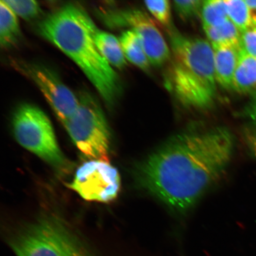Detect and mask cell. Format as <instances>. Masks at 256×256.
<instances>
[{"label":"cell","instance_id":"30bf717a","mask_svg":"<svg viewBox=\"0 0 256 256\" xmlns=\"http://www.w3.org/2000/svg\"><path fill=\"white\" fill-rule=\"evenodd\" d=\"M212 48L218 84L226 89H232L234 76L238 64L240 50L230 46Z\"/></svg>","mask_w":256,"mask_h":256},{"label":"cell","instance_id":"277c9868","mask_svg":"<svg viewBox=\"0 0 256 256\" xmlns=\"http://www.w3.org/2000/svg\"><path fill=\"white\" fill-rule=\"evenodd\" d=\"M17 256H94L63 220L44 216L28 224L10 238Z\"/></svg>","mask_w":256,"mask_h":256},{"label":"cell","instance_id":"7a4b0ae2","mask_svg":"<svg viewBox=\"0 0 256 256\" xmlns=\"http://www.w3.org/2000/svg\"><path fill=\"white\" fill-rule=\"evenodd\" d=\"M39 34L74 62L111 107L121 92L119 76L95 42L98 28L84 9L66 4L38 24Z\"/></svg>","mask_w":256,"mask_h":256},{"label":"cell","instance_id":"3957f363","mask_svg":"<svg viewBox=\"0 0 256 256\" xmlns=\"http://www.w3.org/2000/svg\"><path fill=\"white\" fill-rule=\"evenodd\" d=\"M172 56L167 86L184 106L206 110L214 104L217 92L214 51L209 41L169 32Z\"/></svg>","mask_w":256,"mask_h":256},{"label":"cell","instance_id":"9c48e42d","mask_svg":"<svg viewBox=\"0 0 256 256\" xmlns=\"http://www.w3.org/2000/svg\"><path fill=\"white\" fill-rule=\"evenodd\" d=\"M18 68L38 86L58 119L65 126L78 110L79 98L64 84L56 73L46 67L23 63L19 64Z\"/></svg>","mask_w":256,"mask_h":256},{"label":"cell","instance_id":"ffe728a7","mask_svg":"<svg viewBox=\"0 0 256 256\" xmlns=\"http://www.w3.org/2000/svg\"><path fill=\"white\" fill-rule=\"evenodd\" d=\"M203 1L200 0H184L174 1V6L176 12L182 20H190L200 14Z\"/></svg>","mask_w":256,"mask_h":256},{"label":"cell","instance_id":"6da1fadb","mask_svg":"<svg viewBox=\"0 0 256 256\" xmlns=\"http://www.w3.org/2000/svg\"><path fill=\"white\" fill-rule=\"evenodd\" d=\"M234 148L226 128L182 134L136 166V183L172 210L184 212L222 177Z\"/></svg>","mask_w":256,"mask_h":256},{"label":"cell","instance_id":"603a6c76","mask_svg":"<svg viewBox=\"0 0 256 256\" xmlns=\"http://www.w3.org/2000/svg\"><path fill=\"white\" fill-rule=\"evenodd\" d=\"M246 142L252 154L256 158V124L248 128L246 132Z\"/></svg>","mask_w":256,"mask_h":256},{"label":"cell","instance_id":"5b68a950","mask_svg":"<svg viewBox=\"0 0 256 256\" xmlns=\"http://www.w3.org/2000/svg\"><path fill=\"white\" fill-rule=\"evenodd\" d=\"M64 127L86 158L108 162L110 128L100 105L92 96L88 92L80 96L78 110Z\"/></svg>","mask_w":256,"mask_h":256},{"label":"cell","instance_id":"52a82bcc","mask_svg":"<svg viewBox=\"0 0 256 256\" xmlns=\"http://www.w3.org/2000/svg\"><path fill=\"white\" fill-rule=\"evenodd\" d=\"M68 186L86 200L108 202L119 193L120 176L108 162L92 160L80 166Z\"/></svg>","mask_w":256,"mask_h":256},{"label":"cell","instance_id":"ba28073f","mask_svg":"<svg viewBox=\"0 0 256 256\" xmlns=\"http://www.w3.org/2000/svg\"><path fill=\"white\" fill-rule=\"evenodd\" d=\"M108 25L128 26L138 36L151 65L160 66L168 62L171 50L154 22L139 10L112 12L106 18Z\"/></svg>","mask_w":256,"mask_h":256},{"label":"cell","instance_id":"e0dca14e","mask_svg":"<svg viewBox=\"0 0 256 256\" xmlns=\"http://www.w3.org/2000/svg\"><path fill=\"white\" fill-rule=\"evenodd\" d=\"M229 20L236 26L240 33L252 26V21L247 3L243 0H226Z\"/></svg>","mask_w":256,"mask_h":256},{"label":"cell","instance_id":"5bb4252c","mask_svg":"<svg viewBox=\"0 0 256 256\" xmlns=\"http://www.w3.org/2000/svg\"><path fill=\"white\" fill-rule=\"evenodd\" d=\"M120 40L126 59L143 71H148L151 64L135 32L132 30L123 32Z\"/></svg>","mask_w":256,"mask_h":256},{"label":"cell","instance_id":"8992f818","mask_svg":"<svg viewBox=\"0 0 256 256\" xmlns=\"http://www.w3.org/2000/svg\"><path fill=\"white\" fill-rule=\"evenodd\" d=\"M12 127L15 138L24 148L54 167L65 166L52 124L40 108L28 104L19 106L12 116Z\"/></svg>","mask_w":256,"mask_h":256},{"label":"cell","instance_id":"ac0fdd59","mask_svg":"<svg viewBox=\"0 0 256 256\" xmlns=\"http://www.w3.org/2000/svg\"><path fill=\"white\" fill-rule=\"evenodd\" d=\"M8 7L24 20H34L40 16L41 8L36 1H21V0H6L3 1Z\"/></svg>","mask_w":256,"mask_h":256},{"label":"cell","instance_id":"cb8c5ba5","mask_svg":"<svg viewBox=\"0 0 256 256\" xmlns=\"http://www.w3.org/2000/svg\"><path fill=\"white\" fill-rule=\"evenodd\" d=\"M248 6L252 25L256 28V0L246 1Z\"/></svg>","mask_w":256,"mask_h":256},{"label":"cell","instance_id":"7402d4cb","mask_svg":"<svg viewBox=\"0 0 256 256\" xmlns=\"http://www.w3.org/2000/svg\"><path fill=\"white\" fill-rule=\"evenodd\" d=\"M243 114L252 121V124H256V91L252 94L250 100L246 106Z\"/></svg>","mask_w":256,"mask_h":256},{"label":"cell","instance_id":"2e32d148","mask_svg":"<svg viewBox=\"0 0 256 256\" xmlns=\"http://www.w3.org/2000/svg\"><path fill=\"white\" fill-rule=\"evenodd\" d=\"M200 14L204 28L218 26L229 20L226 2L222 0L203 1Z\"/></svg>","mask_w":256,"mask_h":256},{"label":"cell","instance_id":"9a60e30c","mask_svg":"<svg viewBox=\"0 0 256 256\" xmlns=\"http://www.w3.org/2000/svg\"><path fill=\"white\" fill-rule=\"evenodd\" d=\"M204 30L212 47L230 46L240 50L241 33L230 20L218 26Z\"/></svg>","mask_w":256,"mask_h":256},{"label":"cell","instance_id":"4fadbf2b","mask_svg":"<svg viewBox=\"0 0 256 256\" xmlns=\"http://www.w3.org/2000/svg\"><path fill=\"white\" fill-rule=\"evenodd\" d=\"M22 32L17 16L3 2H0V44L9 50L18 44Z\"/></svg>","mask_w":256,"mask_h":256},{"label":"cell","instance_id":"44dd1931","mask_svg":"<svg viewBox=\"0 0 256 256\" xmlns=\"http://www.w3.org/2000/svg\"><path fill=\"white\" fill-rule=\"evenodd\" d=\"M246 54L256 58V28L252 26L242 32L240 37V48Z\"/></svg>","mask_w":256,"mask_h":256},{"label":"cell","instance_id":"d6986e66","mask_svg":"<svg viewBox=\"0 0 256 256\" xmlns=\"http://www.w3.org/2000/svg\"><path fill=\"white\" fill-rule=\"evenodd\" d=\"M145 6L154 18L160 24L168 26L171 21V6L168 0L146 1Z\"/></svg>","mask_w":256,"mask_h":256},{"label":"cell","instance_id":"7c38bea8","mask_svg":"<svg viewBox=\"0 0 256 256\" xmlns=\"http://www.w3.org/2000/svg\"><path fill=\"white\" fill-rule=\"evenodd\" d=\"M95 42L102 56L112 66L121 70L126 66V59L120 40L114 35L98 30Z\"/></svg>","mask_w":256,"mask_h":256},{"label":"cell","instance_id":"8fae6325","mask_svg":"<svg viewBox=\"0 0 256 256\" xmlns=\"http://www.w3.org/2000/svg\"><path fill=\"white\" fill-rule=\"evenodd\" d=\"M232 89L240 94H252L256 91V58L242 50H239Z\"/></svg>","mask_w":256,"mask_h":256}]
</instances>
